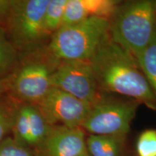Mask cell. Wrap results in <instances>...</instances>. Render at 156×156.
I'll use <instances>...</instances> for the list:
<instances>
[{
  "label": "cell",
  "instance_id": "obj_7",
  "mask_svg": "<svg viewBox=\"0 0 156 156\" xmlns=\"http://www.w3.org/2000/svg\"><path fill=\"white\" fill-rule=\"evenodd\" d=\"M52 87L62 90L93 106L103 98L89 61H64L58 64L51 78Z\"/></svg>",
  "mask_w": 156,
  "mask_h": 156
},
{
  "label": "cell",
  "instance_id": "obj_2",
  "mask_svg": "<svg viewBox=\"0 0 156 156\" xmlns=\"http://www.w3.org/2000/svg\"><path fill=\"white\" fill-rule=\"evenodd\" d=\"M112 40L134 58L156 38V12L154 2L134 1L117 7L109 20Z\"/></svg>",
  "mask_w": 156,
  "mask_h": 156
},
{
  "label": "cell",
  "instance_id": "obj_5",
  "mask_svg": "<svg viewBox=\"0 0 156 156\" xmlns=\"http://www.w3.org/2000/svg\"><path fill=\"white\" fill-rule=\"evenodd\" d=\"M26 55L12 73L9 93L18 102L37 106L52 87V75L58 63L43 48Z\"/></svg>",
  "mask_w": 156,
  "mask_h": 156
},
{
  "label": "cell",
  "instance_id": "obj_4",
  "mask_svg": "<svg viewBox=\"0 0 156 156\" xmlns=\"http://www.w3.org/2000/svg\"><path fill=\"white\" fill-rule=\"evenodd\" d=\"M48 1L15 0L3 28L9 41L22 55L44 47V42L49 38L44 24Z\"/></svg>",
  "mask_w": 156,
  "mask_h": 156
},
{
  "label": "cell",
  "instance_id": "obj_20",
  "mask_svg": "<svg viewBox=\"0 0 156 156\" xmlns=\"http://www.w3.org/2000/svg\"><path fill=\"white\" fill-rule=\"evenodd\" d=\"M12 77V74L0 80V100L2 98L6 93H9Z\"/></svg>",
  "mask_w": 156,
  "mask_h": 156
},
{
  "label": "cell",
  "instance_id": "obj_17",
  "mask_svg": "<svg viewBox=\"0 0 156 156\" xmlns=\"http://www.w3.org/2000/svg\"><path fill=\"white\" fill-rule=\"evenodd\" d=\"M138 156H156V129H146L140 134L136 141Z\"/></svg>",
  "mask_w": 156,
  "mask_h": 156
},
{
  "label": "cell",
  "instance_id": "obj_3",
  "mask_svg": "<svg viewBox=\"0 0 156 156\" xmlns=\"http://www.w3.org/2000/svg\"><path fill=\"white\" fill-rule=\"evenodd\" d=\"M109 20L90 17L64 25L51 36L44 53L54 61H89L108 33Z\"/></svg>",
  "mask_w": 156,
  "mask_h": 156
},
{
  "label": "cell",
  "instance_id": "obj_19",
  "mask_svg": "<svg viewBox=\"0 0 156 156\" xmlns=\"http://www.w3.org/2000/svg\"><path fill=\"white\" fill-rule=\"evenodd\" d=\"M15 0H0V25L4 26L10 14Z\"/></svg>",
  "mask_w": 156,
  "mask_h": 156
},
{
  "label": "cell",
  "instance_id": "obj_13",
  "mask_svg": "<svg viewBox=\"0 0 156 156\" xmlns=\"http://www.w3.org/2000/svg\"><path fill=\"white\" fill-rule=\"evenodd\" d=\"M20 55L7 38L5 28L0 25V80L14 73L20 61Z\"/></svg>",
  "mask_w": 156,
  "mask_h": 156
},
{
  "label": "cell",
  "instance_id": "obj_6",
  "mask_svg": "<svg viewBox=\"0 0 156 156\" xmlns=\"http://www.w3.org/2000/svg\"><path fill=\"white\" fill-rule=\"evenodd\" d=\"M140 104L132 100L103 97L90 109L82 129L91 134L125 136Z\"/></svg>",
  "mask_w": 156,
  "mask_h": 156
},
{
  "label": "cell",
  "instance_id": "obj_11",
  "mask_svg": "<svg viewBox=\"0 0 156 156\" xmlns=\"http://www.w3.org/2000/svg\"><path fill=\"white\" fill-rule=\"evenodd\" d=\"M114 0H67L62 26L75 24L90 17L110 20L119 7Z\"/></svg>",
  "mask_w": 156,
  "mask_h": 156
},
{
  "label": "cell",
  "instance_id": "obj_21",
  "mask_svg": "<svg viewBox=\"0 0 156 156\" xmlns=\"http://www.w3.org/2000/svg\"><path fill=\"white\" fill-rule=\"evenodd\" d=\"M79 156H90V155H88V153H87V152H85V153L82 154V155H79Z\"/></svg>",
  "mask_w": 156,
  "mask_h": 156
},
{
  "label": "cell",
  "instance_id": "obj_12",
  "mask_svg": "<svg viewBox=\"0 0 156 156\" xmlns=\"http://www.w3.org/2000/svg\"><path fill=\"white\" fill-rule=\"evenodd\" d=\"M124 138L90 134L86 140L87 152L91 156H120Z\"/></svg>",
  "mask_w": 156,
  "mask_h": 156
},
{
  "label": "cell",
  "instance_id": "obj_8",
  "mask_svg": "<svg viewBox=\"0 0 156 156\" xmlns=\"http://www.w3.org/2000/svg\"><path fill=\"white\" fill-rule=\"evenodd\" d=\"M51 126L82 127L90 105L62 90L52 87L37 105Z\"/></svg>",
  "mask_w": 156,
  "mask_h": 156
},
{
  "label": "cell",
  "instance_id": "obj_15",
  "mask_svg": "<svg viewBox=\"0 0 156 156\" xmlns=\"http://www.w3.org/2000/svg\"><path fill=\"white\" fill-rule=\"evenodd\" d=\"M67 0H49L44 14V24L47 36L51 38L62 27Z\"/></svg>",
  "mask_w": 156,
  "mask_h": 156
},
{
  "label": "cell",
  "instance_id": "obj_14",
  "mask_svg": "<svg viewBox=\"0 0 156 156\" xmlns=\"http://www.w3.org/2000/svg\"><path fill=\"white\" fill-rule=\"evenodd\" d=\"M135 59L156 98V38Z\"/></svg>",
  "mask_w": 156,
  "mask_h": 156
},
{
  "label": "cell",
  "instance_id": "obj_22",
  "mask_svg": "<svg viewBox=\"0 0 156 156\" xmlns=\"http://www.w3.org/2000/svg\"><path fill=\"white\" fill-rule=\"evenodd\" d=\"M154 6H155V12H156V2L155 3H154Z\"/></svg>",
  "mask_w": 156,
  "mask_h": 156
},
{
  "label": "cell",
  "instance_id": "obj_10",
  "mask_svg": "<svg viewBox=\"0 0 156 156\" xmlns=\"http://www.w3.org/2000/svg\"><path fill=\"white\" fill-rule=\"evenodd\" d=\"M35 152L36 156H79L87 152L85 133L81 127L52 126Z\"/></svg>",
  "mask_w": 156,
  "mask_h": 156
},
{
  "label": "cell",
  "instance_id": "obj_9",
  "mask_svg": "<svg viewBox=\"0 0 156 156\" xmlns=\"http://www.w3.org/2000/svg\"><path fill=\"white\" fill-rule=\"evenodd\" d=\"M51 127L38 106L17 101L11 130L13 139L35 151L46 139Z\"/></svg>",
  "mask_w": 156,
  "mask_h": 156
},
{
  "label": "cell",
  "instance_id": "obj_1",
  "mask_svg": "<svg viewBox=\"0 0 156 156\" xmlns=\"http://www.w3.org/2000/svg\"><path fill=\"white\" fill-rule=\"evenodd\" d=\"M101 92L129 97L156 110V98L135 58L106 35L89 60Z\"/></svg>",
  "mask_w": 156,
  "mask_h": 156
},
{
  "label": "cell",
  "instance_id": "obj_16",
  "mask_svg": "<svg viewBox=\"0 0 156 156\" xmlns=\"http://www.w3.org/2000/svg\"><path fill=\"white\" fill-rule=\"evenodd\" d=\"M16 103L15 99L5 100L2 98L0 100V143L11 132Z\"/></svg>",
  "mask_w": 156,
  "mask_h": 156
},
{
  "label": "cell",
  "instance_id": "obj_18",
  "mask_svg": "<svg viewBox=\"0 0 156 156\" xmlns=\"http://www.w3.org/2000/svg\"><path fill=\"white\" fill-rule=\"evenodd\" d=\"M0 156H36V154L34 150L7 136L0 143Z\"/></svg>",
  "mask_w": 156,
  "mask_h": 156
}]
</instances>
